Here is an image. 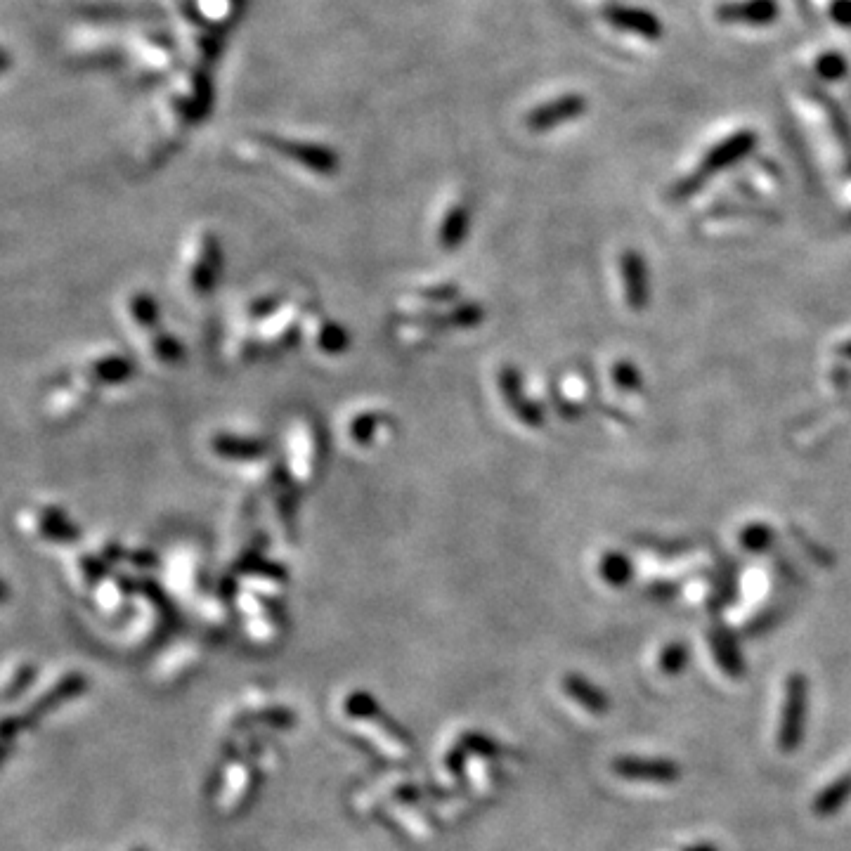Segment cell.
<instances>
[{"label": "cell", "instance_id": "obj_1", "mask_svg": "<svg viewBox=\"0 0 851 851\" xmlns=\"http://www.w3.org/2000/svg\"><path fill=\"white\" fill-rule=\"evenodd\" d=\"M223 270V249L218 237L204 230L190 239L183 253V282L192 298H209Z\"/></svg>", "mask_w": 851, "mask_h": 851}, {"label": "cell", "instance_id": "obj_2", "mask_svg": "<svg viewBox=\"0 0 851 851\" xmlns=\"http://www.w3.org/2000/svg\"><path fill=\"white\" fill-rule=\"evenodd\" d=\"M324 440L315 421L301 419L289 431L287 471L298 485H310L322 469Z\"/></svg>", "mask_w": 851, "mask_h": 851}, {"label": "cell", "instance_id": "obj_3", "mask_svg": "<svg viewBox=\"0 0 851 851\" xmlns=\"http://www.w3.org/2000/svg\"><path fill=\"white\" fill-rule=\"evenodd\" d=\"M807 700H809V681L804 674H790L785 684V703L781 712V726H778V747L781 752H795L804 740L807 729Z\"/></svg>", "mask_w": 851, "mask_h": 851}, {"label": "cell", "instance_id": "obj_4", "mask_svg": "<svg viewBox=\"0 0 851 851\" xmlns=\"http://www.w3.org/2000/svg\"><path fill=\"white\" fill-rule=\"evenodd\" d=\"M19 525L45 544H71L79 539V525L71 523L64 509L55 504H34L19 513Z\"/></svg>", "mask_w": 851, "mask_h": 851}, {"label": "cell", "instance_id": "obj_5", "mask_svg": "<svg viewBox=\"0 0 851 851\" xmlns=\"http://www.w3.org/2000/svg\"><path fill=\"white\" fill-rule=\"evenodd\" d=\"M497 386L499 393L506 402V407L511 409V414L516 421H521L528 428H542L544 426V409L537 405L535 400H530L525 395L523 388V376L516 367H502L497 374Z\"/></svg>", "mask_w": 851, "mask_h": 851}, {"label": "cell", "instance_id": "obj_6", "mask_svg": "<svg viewBox=\"0 0 851 851\" xmlns=\"http://www.w3.org/2000/svg\"><path fill=\"white\" fill-rule=\"evenodd\" d=\"M615 776L625 778V781L636 783H658L669 785L677 783L681 778L679 764L669 762V759H646V757H617L613 759Z\"/></svg>", "mask_w": 851, "mask_h": 851}, {"label": "cell", "instance_id": "obj_7", "mask_svg": "<svg viewBox=\"0 0 851 851\" xmlns=\"http://www.w3.org/2000/svg\"><path fill=\"white\" fill-rule=\"evenodd\" d=\"M620 275L629 308L636 313L646 310L651 301V275H648L646 258L639 251H625L620 256Z\"/></svg>", "mask_w": 851, "mask_h": 851}, {"label": "cell", "instance_id": "obj_8", "mask_svg": "<svg viewBox=\"0 0 851 851\" xmlns=\"http://www.w3.org/2000/svg\"><path fill=\"white\" fill-rule=\"evenodd\" d=\"M209 450L213 457L235 461V464H251V461H261L268 457V443L261 438H253V435H239V433H213L209 440Z\"/></svg>", "mask_w": 851, "mask_h": 851}, {"label": "cell", "instance_id": "obj_9", "mask_svg": "<svg viewBox=\"0 0 851 851\" xmlns=\"http://www.w3.org/2000/svg\"><path fill=\"white\" fill-rule=\"evenodd\" d=\"M79 372L93 383L95 388H107V386H119L126 383L135 374V365L121 353H102L90 357Z\"/></svg>", "mask_w": 851, "mask_h": 851}, {"label": "cell", "instance_id": "obj_10", "mask_svg": "<svg viewBox=\"0 0 851 851\" xmlns=\"http://www.w3.org/2000/svg\"><path fill=\"white\" fill-rule=\"evenodd\" d=\"M393 428V421L386 412L381 409H360L350 417L346 433L348 440L353 443L357 450H367L374 447L379 440Z\"/></svg>", "mask_w": 851, "mask_h": 851}, {"label": "cell", "instance_id": "obj_11", "mask_svg": "<svg viewBox=\"0 0 851 851\" xmlns=\"http://www.w3.org/2000/svg\"><path fill=\"white\" fill-rule=\"evenodd\" d=\"M469 223H471V211L469 206L454 201L452 206H447L438 223V232H435V242L443 251H457L466 235H469Z\"/></svg>", "mask_w": 851, "mask_h": 851}, {"label": "cell", "instance_id": "obj_12", "mask_svg": "<svg viewBox=\"0 0 851 851\" xmlns=\"http://www.w3.org/2000/svg\"><path fill=\"white\" fill-rule=\"evenodd\" d=\"M310 343H313L317 353L336 357L350 348V336L346 327L331 320V317H317L313 329H310Z\"/></svg>", "mask_w": 851, "mask_h": 851}, {"label": "cell", "instance_id": "obj_13", "mask_svg": "<svg viewBox=\"0 0 851 851\" xmlns=\"http://www.w3.org/2000/svg\"><path fill=\"white\" fill-rule=\"evenodd\" d=\"M710 646L714 653L717 665L724 669V674H729L731 679H738L745 674V658L740 653V646L733 639L731 632H726L724 627H714L710 634Z\"/></svg>", "mask_w": 851, "mask_h": 851}, {"label": "cell", "instance_id": "obj_14", "mask_svg": "<svg viewBox=\"0 0 851 851\" xmlns=\"http://www.w3.org/2000/svg\"><path fill=\"white\" fill-rule=\"evenodd\" d=\"M277 147L282 149V154H287L289 159H294L305 168H310L313 173L324 175L336 168V157L327 147L308 145V142H279Z\"/></svg>", "mask_w": 851, "mask_h": 851}, {"label": "cell", "instance_id": "obj_15", "mask_svg": "<svg viewBox=\"0 0 851 851\" xmlns=\"http://www.w3.org/2000/svg\"><path fill=\"white\" fill-rule=\"evenodd\" d=\"M563 691L591 714H606L610 710L608 695L603 693L599 686L591 684L589 679L580 677V674H568V677H563Z\"/></svg>", "mask_w": 851, "mask_h": 851}, {"label": "cell", "instance_id": "obj_16", "mask_svg": "<svg viewBox=\"0 0 851 851\" xmlns=\"http://www.w3.org/2000/svg\"><path fill=\"white\" fill-rule=\"evenodd\" d=\"M126 320L135 331L142 334H152L159 329V303L157 298L145 294V291H135L126 298Z\"/></svg>", "mask_w": 851, "mask_h": 851}, {"label": "cell", "instance_id": "obj_17", "mask_svg": "<svg viewBox=\"0 0 851 851\" xmlns=\"http://www.w3.org/2000/svg\"><path fill=\"white\" fill-rule=\"evenodd\" d=\"M849 797H851V773H844V776H840L830 785H825V788L818 792V797L814 799V804H811V809H814L816 816L828 818L837 814V811L849 802Z\"/></svg>", "mask_w": 851, "mask_h": 851}, {"label": "cell", "instance_id": "obj_18", "mask_svg": "<svg viewBox=\"0 0 851 851\" xmlns=\"http://www.w3.org/2000/svg\"><path fill=\"white\" fill-rule=\"evenodd\" d=\"M147 355L152 357L154 362H159V365L173 367L178 365V362H183L185 348L173 334H166V331L157 329L147 336Z\"/></svg>", "mask_w": 851, "mask_h": 851}, {"label": "cell", "instance_id": "obj_19", "mask_svg": "<svg viewBox=\"0 0 851 851\" xmlns=\"http://www.w3.org/2000/svg\"><path fill=\"white\" fill-rule=\"evenodd\" d=\"M599 573H601V580H606L610 587L620 589L632 582L634 565L632 561H629V556L620 554V551H608V554L601 558Z\"/></svg>", "mask_w": 851, "mask_h": 851}, {"label": "cell", "instance_id": "obj_20", "mask_svg": "<svg viewBox=\"0 0 851 851\" xmlns=\"http://www.w3.org/2000/svg\"><path fill=\"white\" fill-rule=\"evenodd\" d=\"M688 658H691V651H688L686 643L684 641H672V643H667V646L660 651L658 667H660L662 674H667V677H677V674H681L686 669Z\"/></svg>", "mask_w": 851, "mask_h": 851}, {"label": "cell", "instance_id": "obj_21", "mask_svg": "<svg viewBox=\"0 0 851 851\" xmlns=\"http://www.w3.org/2000/svg\"><path fill=\"white\" fill-rule=\"evenodd\" d=\"M613 381L620 391H627V393L639 391L643 383L639 369H636L632 362H617V365L613 367Z\"/></svg>", "mask_w": 851, "mask_h": 851}, {"label": "cell", "instance_id": "obj_22", "mask_svg": "<svg viewBox=\"0 0 851 851\" xmlns=\"http://www.w3.org/2000/svg\"><path fill=\"white\" fill-rule=\"evenodd\" d=\"M740 539H743L747 551H764L769 549V544L773 542V532L769 525H762V523L747 525Z\"/></svg>", "mask_w": 851, "mask_h": 851}, {"label": "cell", "instance_id": "obj_23", "mask_svg": "<svg viewBox=\"0 0 851 851\" xmlns=\"http://www.w3.org/2000/svg\"><path fill=\"white\" fill-rule=\"evenodd\" d=\"M684 851H719V849L710 842H698V844H691V847H686Z\"/></svg>", "mask_w": 851, "mask_h": 851}, {"label": "cell", "instance_id": "obj_24", "mask_svg": "<svg viewBox=\"0 0 851 851\" xmlns=\"http://www.w3.org/2000/svg\"><path fill=\"white\" fill-rule=\"evenodd\" d=\"M837 353H840L842 357H847V360H851V341H847V343H844V346H840V350H837Z\"/></svg>", "mask_w": 851, "mask_h": 851}]
</instances>
